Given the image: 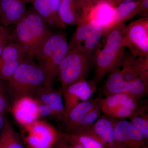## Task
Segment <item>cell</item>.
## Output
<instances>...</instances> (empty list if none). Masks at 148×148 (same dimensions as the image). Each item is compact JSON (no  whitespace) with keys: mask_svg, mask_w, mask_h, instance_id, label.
<instances>
[{"mask_svg":"<svg viewBox=\"0 0 148 148\" xmlns=\"http://www.w3.org/2000/svg\"><path fill=\"white\" fill-rule=\"evenodd\" d=\"M12 29L9 42L21 47L27 56L34 59L35 54L52 31L42 17L33 10L25 15Z\"/></svg>","mask_w":148,"mask_h":148,"instance_id":"cell-1","label":"cell"},{"mask_svg":"<svg viewBox=\"0 0 148 148\" xmlns=\"http://www.w3.org/2000/svg\"><path fill=\"white\" fill-rule=\"evenodd\" d=\"M69 50V43L62 33L52 32L35 54L34 58L45 77L43 90H53V84L58 75L61 61Z\"/></svg>","mask_w":148,"mask_h":148,"instance_id":"cell-2","label":"cell"},{"mask_svg":"<svg viewBox=\"0 0 148 148\" xmlns=\"http://www.w3.org/2000/svg\"><path fill=\"white\" fill-rule=\"evenodd\" d=\"M125 26L124 23L118 24L104 35V45L101 49L98 48L95 54L93 80L96 83L101 81L121 61L125 47L123 35Z\"/></svg>","mask_w":148,"mask_h":148,"instance_id":"cell-3","label":"cell"},{"mask_svg":"<svg viewBox=\"0 0 148 148\" xmlns=\"http://www.w3.org/2000/svg\"><path fill=\"white\" fill-rule=\"evenodd\" d=\"M44 74L34 59L27 58L20 64L8 81L9 92L14 100L24 97L35 98L43 89Z\"/></svg>","mask_w":148,"mask_h":148,"instance_id":"cell-4","label":"cell"},{"mask_svg":"<svg viewBox=\"0 0 148 148\" xmlns=\"http://www.w3.org/2000/svg\"><path fill=\"white\" fill-rule=\"evenodd\" d=\"M95 54L86 51L82 45L69 47L59 66L57 75L62 90L75 83L86 79L94 66Z\"/></svg>","mask_w":148,"mask_h":148,"instance_id":"cell-5","label":"cell"},{"mask_svg":"<svg viewBox=\"0 0 148 148\" xmlns=\"http://www.w3.org/2000/svg\"><path fill=\"white\" fill-rule=\"evenodd\" d=\"M21 138L28 148H51L58 140L60 132L44 121H36L21 125Z\"/></svg>","mask_w":148,"mask_h":148,"instance_id":"cell-6","label":"cell"},{"mask_svg":"<svg viewBox=\"0 0 148 148\" xmlns=\"http://www.w3.org/2000/svg\"><path fill=\"white\" fill-rule=\"evenodd\" d=\"M120 64L109 73L102 90L105 97L116 93H125L141 99L147 95L148 82L141 78L130 82L125 81L121 73Z\"/></svg>","mask_w":148,"mask_h":148,"instance_id":"cell-7","label":"cell"},{"mask_svg":"<svg viewBox=\"0 0 148 148\" xmlns=\"http://www.w3.org/2000/svg\"><path fill=\"white\" fill-rule=\"evenodd\" d=\"M123 45L133 56L148 58V17H142L125 26Z\"/></svg>","mask_w":148,"mask_h":148,"instance_id":"cell-8","label":"cell"},{"mask_svg":"<svg viewBox=\"0 0 148 148\" xmlns=\"http://www.w3.org/2000/svg\"><path fill=\"white\" fill-rule=\"evenodd\" d=\"M81 9L89 21L103 30L105 35L114 27L115 6L108 0H98L93 3H87L80 0Z\"/></svg>","mask_w":148,"mask_h":148,"instance_id":"cell-9","label":"cell"},{"mask_svg":"<svg viewBox=\"0 0 148 148\" xmlns=\"http://www.w3.org/2000/svg\"><path fill=\"white\" fill-rule=\"evenodd\" d=\"M72 132L89 135L106 148H126L115 139L112 123L105 114L101 116L94 123L80 127Z\"/></svg>","mask_w":148,"mask_h":148,"instance_id":"cell-10","label":"cell"},{"mask_svg":"<svg viewBox=\"0 0 148 148\" xmlns=\"http://www.w3.org/2000/svg\"><path fill=\"white\" fill-rule=\"evenodd\" d=\"M108 117L113 125L115 139L125 147L148 148V140L131 122Z\"/></svg>","mask_w":148,"mask_h":148,"instance_id":"cell-11","label":"cell"},{"mask_svg":"<svg viewBox=\"0 0 148 148\" xmlns=\"http://www.w3.org/2000/svg\"><path fill=\"white\" fill-rule=\"evenodd\" d=\"M96 89V84L93 80L85 79L75 83L61 90L65 109L64 119L72 109L79 103L90 100Z\"/></svg>","mask_w":148,"mask_h":148,"instance_id":"cell-12","label":"cell"},{"mask_svg":"<svg viewBox=\"0 0 148 148\" xmlns=\"http://www.w3.org/2000/svg\"><path fill=\"white\" fill-rule=\"evenodd\" d=\"M39 102L34 98L24 96L14 101L11 112L14 119L21 125L32 123L40 117Z\"/></svg>","mask_w":148,"mask_h":148,"instance_id":"cell-13","label":"cell"},{"mask_svg":"<svg viewBox=\"0 0 148 148\" xmlns=\"http://www.w3.org/2000/svg\"><path fill=\"white\" fill-rule=\"evenodd\" d=\"M28 0H0V22L9 27L17 24L26 13Z\"/></svg>","mask_w":148,"mask_h":148,"instance_id":"cell-14","label":"cell"},{"mask_svg":"<svg viewBox=\"0 0 148 148\" xmlns=\"http://www.w3.org/2000/svg\"><path fill=\"white\" fill-rule=\"evenodd\" d=\"M140 99L125 93H116L101 98L100 101L101 110L103 112L108 109L123 106L136 112V113L148 108L147 103L139 102Z\"/></svg>","mask_w":148,"mask_h":148,"instance_id":"cell-15","label":"cell"},{"mask_svg":"<svg viewBox=\"0 0 148 148\" xmlns=\"http://www.w3.org/2000/svg\"><path fill=\"white\" fill-rule=\"evenodd\" d=\"M96 99L80 102L72 109L63 120L64 132L71 133L75 130L80 121L94 106Z\"/></svg>","mask_w":148,"mask_h":148,"instance_id":"cell-16","label":"cell"},{"mask_svg":"<svg viewBox=\"0 0 148 148\" xmlns=\"http://www.w3.org/2000/svg\"><path fill=\"white\" fill-rule=\"evenodd\" d=\"M80 16L79 0H61L58 16L64 27L68 25H77Z\"/></svg>","mask_w":148,"mask_h":148,"instance_id":"cell-17","label":"cell"},{"mask_svg":"<svg viewBox=\"0 0 148 148\" xmlns=\"http://www.w3.org/2000/svg\"><path fill=\"white\" fill-rule=\"evenodd\" d=\"M40 103H44L50 106L56 117V120L63 121L65 117V109L64 99L61 92L42 90L35 98Z\"/></svg>","mask_w":148,"mask_h":148,"instance_id":"cell-18","label":"cell"},{"mask_svg":"<svg viewBox=\"0 0 148 148\" xmlns=\"http://www.w3.org/2000/svg\"><path fill=\"white\" fill-rule=\"evenodd\" d=\"M33 10L49 26L56 28H64L59 18L53 13L48 0H28Z\"/></svg>","mask_w":148,"mask_h":148,"instance_id":"cell-19","label":"cell"},{"mask_svg":"<svg viewBox=\"0 0 148 148\" xmlns=\"http://www.w3.org/2000/svg\"><path fill=\"white\" fill-rule=\"evenodd\" d=\"M23 140L8 120L0 134V148H25Z\"/></svg>","mask_w":148,"mask_h":148,"instance_id":"cell-20","label":"cell"},{"mask_svg":"<svg viewBox=\"0 0 148 148\" xmlns=\"http://www.w3.org/2000/svg\"><path fill=\"white\" fill-rule=\"evenodd\" d=\"M141 1H125L116 6L114 27L139 14Z\"/></svg>","mask_w":148,"mask_h":148,"instance_id":"cell-21","label":"cell"},{"mask_svg":"<svg viewBox=\"0 0 148 148\" xmlns=\"http://www.w3.org/2000/svg\"><path fill=\"white\" fill-rule=\"evenodd\" d=\"M90 27V21L86 15L81 12L80 21L69 43V47H76L82 45L83 43L89 34Z\"/></svg>","mask_w":148,"mask_h":148,"instance_id":"cell-22","label":"cell"},{"mask_svg":"<svg viewBox=\"0 0 148 148\" xmlns=\"http://www.w3.org/2000/svg\"><path fill=\"white\" fill-rule=\"evenodd\" d=\"M28 57L29 56L21 47L16 43L9 42L0 56V64L24 60Z\"/></svg>","mask_w":148,"mask_h":148,"instance_id":"cell-23","label":"cell"},{"mask_svg":"<svg viewBox=\"0 0 148 148\" xmlns=\"http://www.w3.org/2000/svg\"><path fill=\"white\" fill-rule=\"evenodd\" d=\"M90 23L91 25L90 31L84 42L83 47L88 53L95 54L96 51L98 49L100 41L105 34L101 28L91 22Z\"/></svg>","mask_w":148,"mask_h":148,"instance_id":"cell-24","label":"cell"},{"mask_svg":"<svg viewBox=\"0 0 148 148\" xmlns=\"http://www.w3.org/2000/svg\"><path fill=\"white\" fill-rule=\"evenodd\" d=\"M101 98L102 97L100 96L97 98L94 106L80 121L75 130L83 126L94 123L101 116L102 112L100 105V101Z\"/></svg>","mask_w":148,"mask_h":148,"instance_id":"cell-25","label":"cell"},{"mask_svg":"<svg viewBox=\"0 0 148 148\" xmlns=\"http://www.w3.org/2000/svg\"><path fill=\"white\" fill-rule=\"evenodd\" d=\"M130 121L148 140V111L134 114L129 118Z\"/></svg>","mask_w":148,"mask_h":148,"instance_id":"cell-26","label":"cell"},{"mask_svg":"<svg viewBox=\"0 0 148 148\" xmlns=\"http://www.w3.org/2000/svg\"><path fill=\"white\" fill-rule=\"evenodd\" d=\"M67 133L84 148H106L102 143L89 135L77 132Z\"/></svg>","mask_w":148,"mask_h":148,"instance_id":"cell-27","label":"cell"},{"mask_svg":"<svg viewBox=\"0 0 148 148\" xmlns=\"http://www.w3.org/2000/svg\"><path fill=\"white\" fill-rule=\"evenodd\" d=\"M25 59L0 64V79L8 81L13 76L20 64Z\"/></svg>","mask_w":148,"mask_h":148,"instance_id":"cell-28","label":"cell"},{"mask_svg":"<svg viewBox=\"0 0 148 148\" xmlns=\"http://www.w3.org/2000/svg\"><path fill=\"white\" fill-rule=\"evenodd\" d=\"M103 113L104 114L110 117L123 119L126 118H129L136 113V112L123 106H118L106 110Z\"/></svg>","mask_w":148,"mask_h":148,"instance_id":"cell-29","label":"cell"},{"mask_svg":"<svg viewBox=\"0 0 148 148\" xmlns=\"http://www.w3.org/2000/svg\"><path fill=\"white\" fill-rule=\"evenodd\" d=\"M7 92H9L8 81L0 79V113L4 116L9 108Z\"/></svg>","mask_w":148,"mask_h":148,"instance_id":"cell-30","label":"cell"},{"mask_svg":"<svg viewBox=\"0 0 148 148\" xmlns=\"http://www.w3.org/2000/svg\"><path fill=\"white\" fill-rule=\"evenodd\" d=\"M12 29L10 27H5L0 24V56L6 45L9 42Z\"/></svg>","mask_w":148,"mask_h":148,"instance_id":"cell-31","label":"cell"},{"mask_svg":"<svg viewBox=\"0 0 148 148\" xmlns=\"http://www.w3.org/2000/svg\"><path fill=\"white\" fill-rule=\"evenodd\" d=\"M39 112L40 116L49 117L56 119L55 114L50 106L44 103L39 102Z\"/></svg>","mask_w":148,"mask_h":148,"instance_id":"cell-32","label":"cell"},{"mask_svg":"<svg viewBox=\"0 0 148 148\" xmlns=\"http://www.w3.org/2000/svg\"><path fill=\"white\" fill-rule=\"evenodd\" d=\"M51 148H71L69 140L64 132H60L58 140Z\"/></svg>","mask_w":148,"mask_h":148,"instance_id":"cell-33","label":"cell"},{"mask_svg":"<svg viewBox=\"0 0 148 148\" xmlns=\"http://www.w3.org/2000/svg\"><path fill=\"white\" fill-rule=\"evenodd\" d=\"M148 0H143L140 3V12L139 15L143 17H148Z\"/></svg>","mask_w":148,"mask_h":148,"instance_id":"cell-34","label":"cell"},{"mask_svg":"<svg viewBox=\"0 0 148 148\" xmlns=\"http://www.w3.org/2000/svg\"><path fill=\"white\" fill-rule=\"evenodd\" d=\"M64 133L66 138L69 140L71 148H84L78 142L73 139L68 133L65 132H64Z\"/></svg>","mask_w":148,"mask_h":148,"instance_id":"cell-35","label":"cell"},{"mask_svg":"<svg viewBox=\"0 0 148 148\" xmlns=\"http://www.w3.org/2000/svg\"><path fill=\"white\" fill-rule=\"evenodd\" d=\"M5 118L4 116L2 114L0 113V134L4 126Z\"/></svg>","mask_w":148,"mask_h":148,"instance_id":"cell-36","label":"cell"},{"mask_svg":"<svg viewBox=\"0 0 148 148\" xmlns=\"http://www.w3.org/2000/svg\"><path fill=\"white\" fill-rule=\"evenodd\" d=\"M113 5L116 6L117 5L121 3V2L125 1H142L143 0H108Z\"/></svg>","mask_w":148,"mask_h":148,"instance_id":"cell-37","label":"cell"},{"mask_svg":"<svg viewBox=\"0 0 148 148\" xmlns=\"http://www.w3.org/2000/svg\"><path fill=\"white\" fill-rule=\"evenodd\" d=\"M82 1L87 3L91 4L96 2L98 0H82Z\"/></svg>","mask_w":148,"mask_h":148,"instance_id":"cell-38","label":"cell"}]
</instances>
